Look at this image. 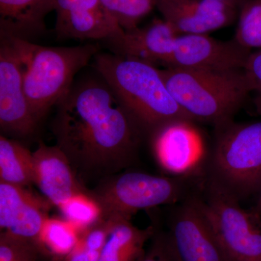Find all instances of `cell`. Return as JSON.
<instances>
[{
  "mask_svg": "<svg viewBox=\"0 0 261 261\" xmlns=\"http://www.w3.org/2000/svg\"><path fill=\"white\" fill-rule=\"evenodd\" d=\"M57 108L53 132L70 163L100 171L130 162L142 130L102 79L73 85Z\"/></svg>",
  "mask_w": 261,
  "mask_h": 261,
  "instance_id": "cell-1",
  "label": "cell"
},
{
  "mask_svg": "<svg viewBox=\"0 0 261 261\" xmlns=\"http://www.w3.org/2000/svg\"><path fill=\"white\" fill-rule=\"evenodd\" d=\"M94 68L142 130L152 133L173 121L195 123L182 111L154 65L115 54L98 53Z\"/></svg>",
  "mask_w": 261,
  "mask_h": 261,
  "instance_id": "cell-2",
  "label": "cell"
},
{
  "mask_svg": "<svg viewBox=\"0 0 261 261\" xmlns=\"http://www.w3.org/2000/svg\"><path fill=\"white\" fill-rule=\"evenodd\" d=\"M161 74L176 102L194 122L216 128L232 122L250 97L244 68L226 70L166 68Z\"/></svg>",
  "mask_w": 261,
  "mask_h": 261,
  "instance_id": "cell-3",
  "label": "cell"
},
{
  "mask_svg": "<svg viewBox=\"0 0 261 261\" xmlns=\"http://www.w3.org/2000/svg\"><path fill=\"white\" fill-rule=\"evenodd\" d=\"M14 38L25 66V95L39 121L68 93L75 75L94 58L99 49L92 44L47 47Z\"/></svg>",
  "mask_w": 261,
  "mask_h": 261,
  "instance_id": "cell-4",
  "label": "cell"
},
{
  "mask_svg": "<svg viewBox=\"0 0 261 261\" xmlns=\"http://www.w3.org/2000/svg\"><path fill=\"white\" fill-rule=\"evenodd\" d=\"M210 181L239 200L261 189V121L218 128Z\"/></svg>",
  "mask_w": 261,
  "mask_h": 261,
  "instance_id": "cell-5",
  "label": "cell"
},
{
  "mask_svg": "<svg viewBox=\"0 0 261 261\" xmlns=\"http://www.w3.org/2000/svg\"><path fill=\"white\" fill-rule=\"evenodd\" d=\"M186 176H161L130 171L117 176L94 198L104 217L130 219L136 213L158 206L178 204L190 197Z\"/></svg>",
  "mask_w": 261,
  "mask_h": 261,
  "instance_id": "cell-6",
  "label": "cell"
},
{
  "mask_svg": "<svg viewBox=\"0 0 261 261\" xmlns=\"http://www.w3.org/2000/svg\"><path fill=\"white\" fill-rule=\"evenodd\" d=\"M202 197L216 237L231 261H261V214L209 180Z\"/></svg>",
  "mask_w": 261,
  "mask_h": 261,
  "instance_id": "cell-7",
  "label": "cell"
},
{
  "mask_svg": "<svg viewBox=\"0 0 261 261\" xmlns=\"http://www.w3.org/2000/svg\"><path fill=\"white\" fill-rule=\"evenodd\" d=\"M163 233L176 261H231L216 237L202 197L192 195L178 203Z\"/></svg>",
  "mask_w": 261,
  "mask_h": 261,
  "instance_id": "cell-8",
  "label": "cell"
},
{
  "mask_svg": "<svg viewBox=\"0 0 261 261\" xmlns=\"http://www.w3.org/2000/svg\"><path fill=\"white\" fill-rule=\"evenodd\" d=\"M25 66L16 41L1 36L0 47V125L6 133L19 137L34 133L38 121L24 89Z\"/></svg>",
  "mask_w": 261,
  "mask_h": 261,
  "instance_id": "cell-9",
  "label": "cell"
},
{
  "mask_svg": "<svg viewBox=\"0 0 261 261\" xmlns=\"http://www.w3.org/2000/svg\"><path fill=\"white\" fill-rule=\"evenodd\" d=\"M251 53L234 39L221 41L207 34L179 35L166 68L240 69L245 68Z\"/></svg>",
  "mask_w": 261,
  "mask_h": 261,
  "instance_id": "cell-10",
  "label": "cell"
},
{
  "mask_svg": "<svg viewBox=\"0 0 261 261\" xmlns=\"http://www.w3.org/2000/svg\"><path fill=\"white\" fill-rule=\"evenodd\" d=\"M55 31L61 39H90L109 43L125 31L101 0H56Z\"/></svg>",
  "mask_w": 261,
  "mask_h": 261,
  "instance_id": "cell-11",
  "label": "cell"
},
{
  "mask_svg": "<svg viewBox=\"0 0 261 261\" xmlns=\"http://www.w3.org/2000/svg\"><path fill=\"white\" fill-rule=\"evenodd\" d=\"M151 134L155 159L172 176H190L200 165L202 142L193 122H171Z\"/></svg>",
  "mask_w": 261,
  "mask_h": 261,
  "instance_id": "cell-12",
  "label": "cell"
},
{
  "mask_svg": "<svg viewBox=\"0 0 261 261\" xmlns=\"http://www.w3.org/2000/svg\"><path fill=\"white\" fill-rule=\"evenodd\" d=\"M163 19L178 35L207 34L231 25L239 9L218 0H154Z\"/></svg>",
  "mask_w": 261,
  "mask_h": 261,
  "instance_id": "cell-13",
  "label": "cell"
},
{
  "mask_svg": "<svg viewBox=\"0 0 261 261\" xmlns=\"http://www.w3.org/2000/svg\"><path fill=\"white\" fill-rule=\"evenodd\" d=\"M50 205L47 199L38 197L25 187L0 181L1 232L37 245Z\"/></svg>",
  "mask_w": 261,
  "mask_h": 261,
  "instance_id": "cell-14",
  "label": "cell"
},
{
  "mask_svg": "<svg viewBox=\"0 0 261 261\" xmlns=\"http://www.w3.org/2000/svg\"><path fill=\"white\" fill-rule=\"evenodd\" d=\"M178 36L164 19H154L142 28L126 31L123 37L109 42V45L115 54L166 66Z\"/></svg>",
  "mask_w": 261,
  "mask_h": 261,
  "instance_id": "cell-15",
  "label": "cell"
},
{
  "mask_svg": "<svg viewBox=\"0 0 261 261\" xmlns=\"http://www.w3.org/2000/svg\"><path fill=\"white\" fill-rule=\"evenodd\" d=\"M33 158L34 183L51 204L58 207L82 192L69 159L58 145L42 144L33 152Z\"/></svg>",
  "mask_w": 261,
  "mask_h": 261,
  "instance_id": "cell-16",
  "label": "cell"
},
{
  "mask_svg": "<svg viewBox=\"0 0 261 261\" xmlns=\"http://www.w3.org/2000/svg\"><path fill=\"white\" fill-rule=\"evenodd\" d=\"M56 0H0V34L27 39L45 32Z\"/></svg>",
  "mask_w": 261,
  "mask_h": 261,
  "instance_id": "cell-17",
  "label": "cell"
},
{
  "mask_svg": "<svg viewBox=\"0 0 261 261\" xmlns=\"http://www.w3.org/2000/svg\"><path fill=\"white\" fill-rule=\"evenodd\" d=\"M105 218L110 220L111 227L99 261L140 260L155 228L149 226L142 229L132 224L130 219L118 216Z\"/></svg>",
  "mask_w": 261,
  "mask_h": 261,
  "instance_id": "cell-18",
  "label": "cell"
},
{
  "mask_svg": "<svg viewBox=\"0 0 261 261\" xmlns=\"http://www.w3.org/2000/svg\"><path fill=\"white\" fill-rule=\"evenodd\" d=\"M0 181L25 187L34 183V158L27 147L0 137Z\"/></svg>",
  "mask_w": 261,
  "mask_h": 261,
  "instance_id": "cell-19",
  "label": "cell"
},
{
  "mask_svg": "<svg viewBox=\"0 0 261 261\" xmlns=\"http://www.w3.org/2000/svg\"><path fill=\"white\" fill-rule=\"evenodd\" d=\"M80 234V231L66 220L48 217L38 239V247L39 250H47L58 260L74 249Z\"/></svg>",
  "mask_w": 261,
  "mask_h": 261,
  "instance_id": "cell-20",
  "label": "cell"
},
{
  "mask_svg": "<svg viewBox=\"0 0 261 261\" xmlns=\"http://www.w3.org/2000/svg\"><path fill=\"white\" fill-rule=\"evenodd\" d=\"M63 219L75 226L80 233L94 226L104 217L102 207L94 197L83 192L75 194L58 206Z\"/></svg>",
  "mask_w": 261,
  "mask_h": 261,
  "instance_id": "cell-21",
  "label": "cell"
},
{
  "mask_svg": "<svg viewBox=\"0 0 261 261\" xmlns=\"http://www.w3.org/2000/svg\"><path fill=\"white\" fill-rule=\"evenodd\" d=\"M234 39L249 50L261 49V0H245L239 10Z\"/></svg>",
  "mask_w": 261,
  "mask_h": 261,
  "instance_id": "cell-22",
  "label": "cell"
},
{
  "mask_svg": "<svg viewBox=\"0 0 261 261\" xmlns=\"http://www.w3.org/2000/svg\"><path fill=\"white\" fill-rule=\"evenodd\" d=\"M113 18L126 31L138 27L141 20L151 13L154 0H101Z\"/></svg>",
  "mask_w": 261,
  "mask_h": 261,
  "instance_id": "cell-23",
  "label": "cell"
},
{
  "mask_svg": "<svg viewBox=\"0 0 261 261\" xmlns=\"http://www.w3.org/2000/svg\"><path fill=\"white\" fill-rule=\"evenodd\" d=\"M244 70L250 85V96L255 111L261 116V49L252 51Z\"/></svg>",
  "mask_w": 261,
  "mask_h": 261,
  "instance_id": "cell-24",
  "label": "cell"
},
{
  "mask_svg": "<svg viewBox=\"0 0 261 261\" xmlns=\"http://www.w3.org/2000/svg\"><path fill=\"white\" fill-rule=\"evenodd\" d=\"M139 261H176L163 232L155 231L145 255Z\"/></svg>",
  "mask_w": 261,
  "mask_h": 261,
  "instance_id": "cell-25",
  "label": "cell"
},
{
  "mask_svg": "<svg viewBox=\"0 0 261 261\" xmlns=\"http://www.w3.org/2000/svg\"><path fill=\"white\" fill-rule=\"evenodd\" d=\"M101 252L92 251L77 244L73 250L57 261H99Z\"/></svg>",
  "mask_w": 261,
  "mask_h": 261,
  "instance_id": "cell-26",
  "label": "cell"
},
{
  "mask_svg": "<svg viewBox=\"0 0 261 261\" xmlns=\"http://www.w3.org/2000/svg\"><path fill=\"white\" fill-rule=\"evenodd\" d=\"M218 1L230 5V6L234 7V8H238L240 10V7L245 0H218Z\"/></svg>",
  "mask_w": 261,
  "mask_h": 261,
  "instance_id": "cell-27",
  "label": "cell"
},
{
  "mask_svg": "<svg viewBox=\"0 0 261 261\" xmlns=\"http://www.w3.org/2000/svg\"><path fill=\"white\" fill-rule=\"evenodd\" d=\"M255 209L261 214V189L258 192V198H257V205Z\"/></svg>",
  "mask_w": 261,
  "mask_h": 261,
  "instance_id": "cell-28",
  "label": "cell"
},
{
  "mask_svg": "<svg viewBox=\"0 0 261 261\" xmlns=\"http://www.w3.org/2000/svg\"><path fill=\"white\" fill-rule=\"evenodd\" d=\"M37 257H38V255H37V256H33V257H28V258L23 259V260H20L19 261H37Z\"/></svg>",
  "mask_w": 261,
  "mask_h": 261,
  "instance_id": "cell-29",
  "label": "cell"
}]
</instances>
